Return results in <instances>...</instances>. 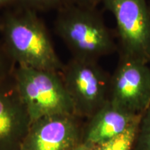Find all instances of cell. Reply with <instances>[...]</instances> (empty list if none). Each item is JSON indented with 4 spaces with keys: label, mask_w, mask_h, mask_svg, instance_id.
<instances>
[{
    "label": "cell",
    "mask_w": 150,
    "mask_h": 150,
    "mask_svg": "<svg viewBox=\"0 0 150 150\" xmlns=\"http://www.w3.org/2000/svg\"><path fill=\"white\" fill-rule=\"evenodd\" d=\"M108 102L133 114H143L150 107V67L139 60L120 56L110 75Z\"/></svg>",
    "instance_id": "obj_6"
},
{
    "label": "cell",
    "mask_w": 150,
    "mask_h": 150,
    "mask_svg": "<svg viewBox=\"0 0 150 150\" xmlns=\"http://www.w3.org/2000/svg\"><path fill=\"white\" fill-rule=\"evenodd\" d=\"M13 76L31 122L47 115H74L61 72L17 65Z\"/></svg>",
    "instance_id": "obj_3"
},
{
    "label": "cell",
    "mask_w": 150,
    "mask_h": 150,
    "mask_svg": "<svg viewBox=\"0 0 150 150\" xmlns=\"http://www.w3.org/2000/svg\"><path fill=\"white\" fill-rule=\"evenodd\" d=\"M29 8L33 10L59 9L63 5V0H22Z\"/></svg>",
    "instance_id": "obj_12"
},
{
    "label": "cell",
    "mask_w": 150,
    "mask_h": 150,
    "mask_svg": "<svg viewBox=\"0 0 150 150\" xmlns=\"http://www.w3.org/2000/svg\"><path fill=\"white\" fill-rule=\"evenodd\" d=\"M63 5H73L85 8H95L102 0H63Z\"/></svg>",
    "instance_id": "obj_13"
},
{
    "label": "cell",
    "mask_w": 150,
    "mask_h": 150,
    "mask_svg": "<svg viewBox=\"0 0 150 150\" xmlns=\"http://www.w3.org/2000/svg\"><path fill=\"white\" fill-rule=\"evenodd\" d=\"M5 52L18 65L61 72L57 56L45 25L31 8L9 13L0 24Z\"/></svg>",
    "instance_id": "obj_1"
},
{
    "label": "cell",
    "mask_w": 150,
    "mask_h": 150,
    "mask_svg": "<svg viewBox=\"0 0 150 150\" xmlns=\"http://www.w3.org/2000/svg\"><path fill=\"white\" fill-rule=\"evenodd\" d=\"M95 146L89 145V144L82 142L74 150H94L95 149Z\"/></svg>",
    "instance_id": "obj_15"
},
{
    "label": "cell",
    "mask_w": 150,
    "mask_h": 150,
    "mask_svg": "<svg viewBox=\"0 0 150 150\" xmlns=\"http://www.w3.org/2000/svg\"><path fill=\"white\" fill-rule=\"evenodd\" d=\"M143 114H133L114 106L110 102L86 120L82 142L97 146L121 134Z\"/></svg>",
    "instance_id": "obj_9"
},
{
    "label": "cell",
    "mask_w": 150,
    "mask_h": 150,
    "mask_svg": "<svg viewBox=\"0 0 150 150\" xmlns=\"http://www.w3.org/2000/svg\"><path fill=\"white\" fill-rule=\"evenodd\" d=\"M132 150H150V107L142 116Z\"/></svg>",
    "instance_id": "obj_11"
},
{
    "label": "cell",
    "mask_w": 150,
    "mask_h": 150,
    "mask_svg": "<svg viewBox=\"0 0 150 150\" xmlns=\"http://www.w3.org/2000/svg\"><path fill=\"white\" fill-rule=\"evenodd\" d=\"M10 75H11V68L9 67L8 59H6V54L0 50V80L6 79Z\"/></svg>",
    "instance_id": "obj_14"
},
{
    "label": "cell",
    "mask_w": 150,
    "mask_h": 150,
    "mask_svg": "<svg viewBox=\"0 0 150 150\" xmlns=\"http://www.w3.org/2000/svg\"><path fill=\"white\" fill-rule=\"evenodd\" d=\"M10 76L0 80V150H20L31 120Z\"/></svg>",
    "instance_id": "obj_8"
},
{
    "label": "cell",
    "mask_w": 150,
    "mask_h": 150,
    "mask_svg": "<svg viewBox=\"0 0 150 150\" xmlns=\"http://www.w3.org/2000/svg\"><path fill=\"white\" fill-rule=\"evenodd\" d=\"M54 26L75 59L98 61L118 50L113 35L97 8L63 5L58 9Z\"/></svg>",
    "instance_id": "obj_2"
},
{
    "label": "cell",
    "mask_w": 150,
    "mask_h": 150,
    "mask_svg": "<svg viewBox=\"0 0 150 150\" xmlns=\"http://www.w3.org/2000/svg\"><path fill=\"white\" fill-rule=\"evenodd\" d=\"M61 75L78 117L88 119L108 101L110 75L98 61L72 57Z\"/></svg>",
    "instance_id": "obj_4"
},
{
    "label": "cell",
    "mask_w": 150,
    "mask_h": 150,
    "mask_svg": "<svg viewBox=\"0 0 150 150\" xmlns=\"http://www.w3.org/2000/svg\"><path fill=\"white\" fill-rule=\"evenodd\" d=\"M149 8H150V7H149Z\"/></svg>",
    "instance_id": "obj_18"
},
{
    "label": "cell",
    "mask_w": 150,
    "mask_h": 150,
    "mask_svg": "<svg viewBox=\"0 0 150 150\" xmlns=\"http://www.w3.org/2000/svg\"><path fill=\"white\" fill-rule=\"evenodd\" d=\"M141 118L135 122L121 134L104 143L95 146L94 150H132Z\"/></svg>",
    "instance_id": "obj_10"
},
{
    "label": "cell",
    "mask_w": 150,
    "mask_h": 150,
    "mask_svg": "<svg viewBox=\"0 0 150 150\" xmlns=\"http://www.w3.org/2000/svg\"><path fill=\"white\" fill-rule=\"evenodd\" d=\"M116 22L120 56L150 63V8L147 0H102Z\"/></svg>",
    "instance_id": "obj_5"
},
{
    "label": "cell",
    "mask_w": 150,
    "mask_h": 150,
    "mask_svg": "<svg viewBox=\"0 0 150 150\" xmlns=\"http://www.w3.org/2000/svg\"><path fill=\"white\" fill-rule=\"evenodd\" d=\"M0 24H1V22H0Z\"/></svg>",
    "instance_id": "obj_17"
},
{
    "label": "cell",
    "mask_w": 150,
    "mask_h": 150,
    "mask_svg": "<svg viewBox=\"0 0 150 150\" xmlns=\"http://www.w3.org/2000/svg\"><path fill=\"white\" fill-rule=\"evenodd\" d=\"M13 1H15V0H0V8Z\"/></svg>",
    "instance_id": "obj_16"
},
{
    "label": "cell",
    "mask_w": 150,
    "mask_h": 150,
    "mask_svg": "<svg viewBox=\"0 0 150 150\" xmlns=\"http://www.w3.org/2000/svg\"><path fill=\"white\" fill-rule=\"evenodd\" d=\"M82 120L74 114H56L35 120L20 150H74L82 142Z\"/></svg>",
    "instance_id": "obj_7"
}]
</instances>
